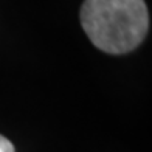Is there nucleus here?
Returning a JSON list of instances; mask_svg holds the SVG:
<instances>
[{
  "mask_svg": "<svg viewBox=\"0 0 152 152\" xmlns=\"http://www.w3.org/2000/svg\"><path fill=\"white\" fill-rule=\"evenodd\" d=\"M81 25L96 48L123 54L146 37L149 12L144 0H86L81 6Z\"/></svg>",
  "mask_w": 152,
  "mask_h": 152,
  "instance_id": "obj_1",
  "label": "nucleus"
},
{
  "mask_svg": "<svg viewBox=\"0 0 152 152\" xmlns=\"http://www.w3.org/2000/svg\"><path fill=\"white\" fill-rule=\"evenodd\" d=\"M0 152H14V146L10 140L0 135Z\"/></svg>",
  "mask_w": 152,
  "mask_h": 152,
  "instance_id": "obj_2",
  "label": "nucleus"
}]
</instances>
